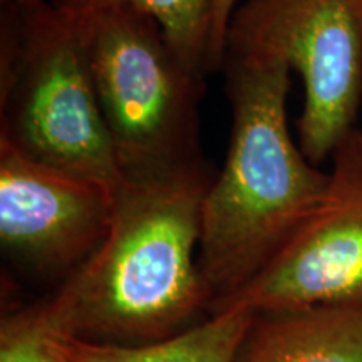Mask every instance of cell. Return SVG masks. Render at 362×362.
I'll return each mask as SVG.
<instances>
[{"label": "cell", "mask_w": 362, "mask_h": 362, "mask_svg": "<svg viewBox=\"0 0 362 362\" xmlns=\"http://www.w3.org/2000/svg\"><path fill=\"white\" fill-rule=\"evenodd\" d=\"M206 161L116 189L110 230L52 297L12 314L42 337L139 346L200 322L202 208Z\"/></svg>", "instance_id": "obj_1"}, {"label": "cell", "mask_w": 362, "mask_h": 362, "mask_svg": "<svg viewBox=\"0 0 362 362\" xmlns=\"http://www.w3.org/2000/svg\"><path fill=\"white\" fill-rule=\"evenodd\" d=\"M221 71L232 129L223 168L202 208L198 270L206 314L274 259L320 205L330 181L288 131L291 67L267 56L226 52Z\"/></svg>", "instance_id": "obj_2"}, {"label": "cell", "mask_w": 362, "mask_h": 362, "mask_svg": "<svg viewBox=\"0 0 362 362\" xmlns=\"http://www.w3.org/2000/svg\"><path fill=\"white\" fill-rule=\"evenodd\" d=\"M0 141L45 166L112 189L124 181L81 27L49 0L4 4Z\"/></svg>", "instance_id": "obj_3"}, {"label": "cell", "mask_w": 362, "mask_h": 362, "mask_svg": "<svg viewBox=\"0 0 362 362\" xmlns=\"http://www.w3.org/2000/svg\"><path fill=\"white\" fill-rule=\"evenodd\" d=\"M76 22L124 180L205 161L200 101L206 76L185 64L161 25L134 8H112Z\"/></svg>", "instance_id": "obj_4"}, {"label": "cell", "mask_w": 362, "mask_h": 362, "mask_svg": "<svg viewBox=\"0 0 362 362\" xmlns=\"http://www.w3.org/2000/svg\"><path fill=\"white\" fill-rule=\"evenodd\" d=\"M226 52L279 59L300 76L298 146L314 165L332 158L356 128L362 98L356 0H243L230 22Z\"/></svg>", "instance_id": "obj_5"}, {"label": "cell", "mask_w": 362, "mask_h": 362, "mask_svg": "<svg viewBox=\"0 0 362 362\" xmlns=\"http://www.w3.org/2000/svg\"><path fill=\"white\" fill-rule=\"evenodd\" d=\"M327 193L274 259L208 312L304 307L362 309V131L332 155Z\"/></svg>", "instance_id": "obj_6"}, {"label": "cell", "mask_w": 362, "mask_h": 362, "mask_svg": "<svg viewBox=\"0 0 362 362\" xmlns=\"http://www.w3.org/2000/svg\"><path fill=\"white\" fill-rule=\"evenodd\" d=\"M115 194L0 141V242L35 269H78L110 230Z\"/></svg>", "instance_id": "obj_7"}, {"label": "cell", "mask_w": 362, "mask_h": 362, "mask_svg": "<svg viewBox=\"0 0 362 362\" xmlns=\"http://www.w3.org/2000/svg\"><path fill=\"white\" fill-rule=\"evenodd\" d=\"M232 362H362V309L252 312Z\"/></svg>", "instance_id": "obj_8"}, {"label": "cell", "mask_w": 362, "mask_h": 362, "mask_svg": "<svg viewBox=\"0 0 362 362\" xmlns=\"http://www.w3.org/2000/svg\"><path fill=\"white\" fill-rule=\"evenodd\" d=\"M250 320L252 312H220L173 337L139 346L44 339L62 362H232Z\"/></svg>", "instance_id": "obj_9"}, {"label": "cell", "mask_w": 362, "mask_h": 362, "mask_svg": "<svg viewBox=\"0 0 362 362\" xmlns=\"http://www.w3.org/2000/svg\"><path fill=\"white\" fill-rule=\"evenodd\" d=\"M76 21L112 8H134L161 25L176 54L193 71L208 74L206 49L211 0H49Z\"/></svg>", "instance_id": "obj_10"}, {"label": "cell", "mask_w": 362, "mask_h": 362, "mask_svg": "<svg viewBox=\"0 0 362 362\" xmlns=\"http://www.w3.org/2000/svg\"><path fill=\"white\" fill-rule=\"evenodd\" d=\"M0 362H62L45 339L17 322L12 315L4 319L0 330Z\"/></svg>", "instance_id": "obj_11"}, {"label": "cell", "mask_w": 362, "mask_h": 362, "mask_svg": "<svg viewBox=\"0 0 362 362\" xmlns=\"http://www.w3.org/2000/svg\"><path fill=\"white\" fill-rule=\"evenodd\" d=\"M243 0H211L210 33H208L206 69L210 72L221 71L226 52V35L232 17Z\"/></svg>", "instance_id": "obj_12"}, {"label": "cell", "mask_w": 362, "mask_h": 362, "mask_svg": "<svg viewBox=\"0 0 362 362\" xmlns=\"http://www.w3.org/2000/svg\"><path fill=\"white\" fill-rule=\"evenodd\" d=\"M35 2H42V0H2L4 4H19V6H27V4H35Z\"/></svg>", "instance_id": "obj_13"}, {"label": "cell", "mask_w": 362, "mask_h": 362, "mask_svg": "<svg viewBox=\"0 0 362 362\" xmlns=\"http://www.w3.org/2000/svg\"><path fill=\"white\" fill-rule=\"evenodd\" d=\"M356 7H357V12H359L361 21H362V0H356Z\"/></svg>", "instance_id": "obj_14"}]
</instances>
